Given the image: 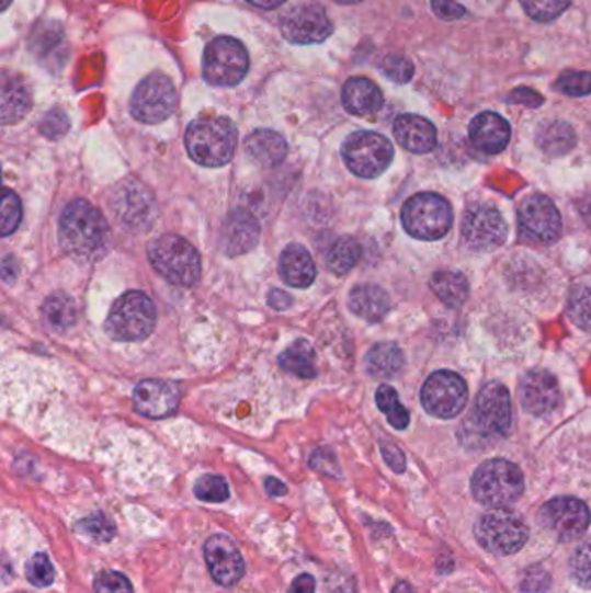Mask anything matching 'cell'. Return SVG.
I'll list each match as a JSON object with an SVG mask.
<instances>
[{
	"label": "cell",
	"mask_w": 591,
	"mask_h": 593,
	"mask_svg": "<svg viewBox=\"0 0 591 593\" xmlns=\"http://www.w3.org/2000/svg\"><path fill=\"white\" fill-rule=\"evenodd\" d=\"M59 243L75 261H98L110 247L106 219L88 199H75L59 219Z\"/></svg>",
	"instance_id": "1"
},
{
	"label": "cell",
	"mask_w": 591,
	"mask_h": 593,
	"mask_svg": "<svg viewBox=\"0 0 591 593\" xmlns=\"http://www.w3.org/2000/svg\"><path fill=\"white\" fill-rule=\"evenodd\" d=\"M184 142L193 162L215 169L231 162L238 130L226 116H202L191 122Z\"/></svg>",
	"instance_id": "2"
},
{
	"label": "cell",
	"mask_w": 591,
	"mask_h": 593,
	"mask_svg": "<svg viewBox=\"0 0 591 593\" xmlns=\"http://www.w3.org/2000/svg\"><path fill=\"white\" fill-rule=\"evenodd\" d=\"M149 262L161 278L178 287H195L202 276L198 250L186 238L163 235L148 247Z\"/></svg>",
	"instance_id": "3"
},
{
	"label": "cell",
	"mask_w": 591,
	"mask_h": 593,
	"mask_svg": "<svg viewBox=\"0 0 591 593\" xmlns=\"http://www.w3.org/2000/svg\"><path fill=\"white\" fill-rule=\"evenodd\" d=\"M157 309L145 292L130 290L112 306L104 332L116 342H139L154 333Z\"/></svg>",
	"instance_id": "4"
},
{
	"label": "cell",
	"mask_w": 591,
	"mask_h": 593,
	"mask_svg": "<svg viewBox=\"0 0 591 593\" xmlns=\"http://www.w3.org/2000/svg\"><path fill=\"white\" fill-rule=\"evenodd\" d=\"M524 491V476L518 465L509 460H488L471 478V493L477 502L489 509L513 505Z\"/></svg>",
	"instance_id": "5"
},
{
	"label": "cell",
	"mask_w": 591,
	"mask_h": 593,
	"mask_svg": "<svg viewBox=\"0 0 591 593\" xmlns=\"http://www.w3.org/2000/svg\"><path fill=\"white\" fill-rule=\"evenodd\" d=\"M474 535L484 550L495 556H512L527 544L530 527L513 512L492 509L480 515Z\"/></svg>",
	"instance_id": "6"
},
{
	"label": "cell",
	"mask_w": 591,
	"mask_h": 593,
	"mask_svg": "<svg viewBox=\"0 0 591 593\" xmlns=\"http://www.w3.org/2000/svg\"><path fill=\"white\" fill-rule=\"evenodd\" d=\"M249 68V50L232 37L214 38L203 55V79L215 88H235Z\"/></svg>",
	"instance_id": "7"
},
{
	"label": "cell",
	"mask_w": 591,
	"mask_h": 593,
	"mask_svg": "<svg viewBox=\"0 0 591 593\" xmlns=\"http://www.w3.org/2000/svg\"><path fill=\"white\" fill-rule=\"evenodd\" d=\"M402 226L418 240L434 241L446 237L453 223L450 204L434 193H420L402 207Z\"/></svg>",
	"instance_id": "8"
},
{
	"label": "cell",
	"mask_w": 591,
	"mask_h": 593,
	"mask_svg": "<svg viewBox=\"0 0 591 593\" xmlns=\"http://www.w3.org/2000/svg\"><path fill=\"white\" fill-rule=\"evenodd\" d=\"M342 157L349 171L363 179H375L389 169L394 148L382 134L360 130L345 139Z\"/></svg>",
	"instance_id": "9"
},
{
	"label": "cell",
	"mask_w": 591,
	"mask_h": 593,
	"mask_svg": "<svg viewBox=\"0 0 591 593\" xmlns=\"http://www.w3.org/2000/svg\"><path fill=\"white\" fill-rule=\"evenodd\" d=\"M178 106V91L169 77L161 73L146 77L130 98V113L141 124H160Z\"/></svg>",
	"instance_id": "10"
},
{
	"label": "cell",
	"mask_w": 591,
	"mask_h": 593,
	"mask_svg": "<svg viewBox=\"0 0 591 593\" xmlns=\"http://www.w3.org/2000/svg\"><path fill=\"white\" fill-rule=\"evenodd\" d=\"M537 521L562 541L581 538L590 526V511L578 498H554L539 509Z\"/></svg>",
	"instance_id": "11"
},
{
	"label": "cell",
	"mask_w": 591,
	"mask_h": 593,
	"mask_svg": "<svg viewBox=\"0 0 591 593\" xmlns=\"http://www.w3.org/2000/svg\"><path fill=\"white\" fill-rule=\"evenodd\" d=\"M422 404L427 413L437 419H453L467 404L464 378L453 372H435L422 387Z\"/></svg>",
	"instance_id": "12"
},
{
	"label": "cell",
	"mask_w": 591,
	"mask_h": 593,
	"mask_svg": "<svg viewBox=\"0 0 591 593\" xmlns=\"http://www.w3.org/2000/svg\"><path fill=\"white\" fill-rule=\"evenodd\" d=\"M462 237L468 249L489 252L503 246L507 240V223L491 205H474L465 214Z\"/></svg>",
	"instance_id": "13"
},
{
	"label": "cell",
	"mask_w": 591,
	"mask_h": 593,
	"mask_svg": "<svg viewBox=\"0 0 591 593\" xmlns=\"http://www.w3.org/2000/svg\"><path fill=\"white\" fill-rule=\"evenodd\" d=\"M477 427L488 436H504L512 425V401L509 390L498 383L480 389L476 399Z\"/></svg>",
	"instance_id": "14"
},
{
	"label": "cell",
	"mask_w": 591,
	"mask_h": 593,
	"mask_svg": "<svg viewBox=\"0 0 591 593\" xmlns=\"http://www.w3.org/2000/svg\"><path fill=\"white\" fill-rule=\"evenodd\" d=\"M282 32L292 44L309 46L327 41L333 34V23L321 5L304 4L283 20Z\"/></svg>",
	"instance_id": "15"
},
{
	"label": "cell",
	"mask_w": 591,
	"mask_h": 593,
	"mask_svg": "<svg viewBox=\"0 0 591 593\" xmlns=\"http://www.w3.org/2000/svg\"><path fill=\"white\" fill-rule=\"evenodd\" d=\"M519 225L525 237L543 243H554L562 232V219L550 198L533 195L519 208Z\"/></svg>",
	"instance_id": "16"
},
{
	"label": "cell",
	"mask_w": 591,
	"mask_h": 593,
	"mask_svg": "<svg viewBox=\"0 0 591 593\" xmlns=\"http://www.w3.org/2000/svg\"><path fill=\"white\" fill-rule=\"evenodd\" d=\"M205 562L211 571L212 580L220 586H232L243 578L245 560L240 550L229 536L214 535L203 547Z\"/></svg>",
	"instance_id": "17"
},
{
	"label": "cell",
	"mask_w": 591,
	"mask_h": 593,
	"mask_svg": "<svg viewBox=\"0 0 591 593\" xmlns=\"http://www.w3.org/2000/svg\"><path fill=\"white\" fill-rule=\"evenodd\" d=\"M179 401L181 392L178 386L166 380H143L134 389V408L146 419H167L175 413Z\"/></svg>",
	"instance_id": "18"
},
{
	"label": "cell",
	"mask_w": 591,
	"mask_h": 593,
	"mask_svg": "<svg viewBox=\"0 0 591 593\" xmlns=\"http://www.w3.org/2000/svg\"><path fill=\"white\" fill-rule=\"evenodd\" d=\"M519 399H521L522 408L531 415H548L560 402L557 378L543 369L530 372L521 380Z\"/></svg>",
	"instance_id": "19"
},
{
	"label": "cell",
	"mask_w": 591,
	"mask_h": 593,
	"mask_svg": "<svg viewBox=\"0 0 591 593\" xmlns=\"http://www.w3.org/2000/svg\"><path fill=\"white\" fill-rule=\"evenodd\" d=\"M261 238V226L259 220L245 208H236L224 220L223 235H220V247L226 255H243L255 249Z\"/></svg>",
	"instance_id": "20"
},
{
	"label": "cell",
	"mask_w": 591,
	"mask_h": 593,
	"mask_svg": "<svg viewBox=\"0 0 591 593\" xmlns=\"http://www.w3.org/2000/svg\"><path fill=\"white\" fill-rule=\"evenodd\" d=\"M468 134H470L471 145L476 146L477 150L497 155L509 145L510 125L498 113L484 112L471 121Z\"/></svg>",
	"instance_id": "21"
},
{
	"label": "cell",
	"mask_w": 591,
	"mask_h": 593,
	"mask_svg": "<svg viewBox=\"0 0 591 593\" xmlns=\"http://www.w3.org/2000/svg\"><path fill=\"white\" fill-rule=\"evenodd\" d=\"M394 136L402 148L413 153H429L437 145V130L434 124L423 116H397L394 122Z\"/></svg>",
	"instance_id": "22"
},
{
	"label": "cell",
	"mask_w": 591,
	"mask_h": 593,
	"mask_svg": "<svg viewBox=\"0 0 591 593\" xmlns=\"http://www.w3.org/2000/svg\"><path fill=\"white\" fill-rule=\"evenodd\" d=\"M280 274L289 287L307 288L315 283L318 271L312 255L303 246L294 243L283 250L280 258Z\"/></svg>",
	"instance_id": "23"
},
{
	"label": "cell",
	"mask_w": 591,
	"mask_h": 593,
	"mask_svg": "<svg viewBox=\"0 0 591 593\" xmlns=\"http://www.w3.org/2000/svg\"><path fill=\"white\" fill-rule=\"evenodd\" d=\"M342 103L343 109L352 115L366 116L382 109L384 96L375 82L363 77H354L343 85Z\"/></svg>",
	"instance_id": "24"
},
{
	"label": "cell",
	"mask_w": 591,
	"mask_h": 593,
	"mask_svg": "<svg viewBox=\"0 0 591 593\" xmlns=\"http://www.w3.org/2000/svg\"><path fill=\"white\" fill-rule=\"evenodd\" d=\"M245 148H247V153L250 155L253 162L257 166L264 167V169H273V167L280 166L285 160L286 153H288L285 137L269 129L253 130L247 137Z\"/></svg>",
	"instance_id": "25"
},
{
	"label": "cell",
	"mask_w": 591,
	"mask_h": 593,
	"mask_svg": "<svg viewBox=\"0 0 591 593\" xmlns=\"http://www.w3.org/2000/svg\"><path fill=\"white\" fill-rule=\"evenodd\" d=\"M349 307L361 320L378 323L389 312L390 299L384 288L366 283L352 288L349 294Z\"/></svg>",
	"instance_id": "26"
},
{
	"label": "cell",
	"mask_w": 591,
	"mask_h": 593,
	"mask_svg": "<svg viewBox=\"0 0 591 593\" xmlns=\"http://www.w3.org/2000/svg\"><path fill=\"white\" fill-rule=\"evenodd\" d=\"M30 109H32V94L25 82L5 73L2 80V124H16L30 112Z\"/></svg>",
	"instance_id": "27"
},
{
	"label": "cell",
	"mask_w": 591,
	"mask_h": 593,
	"mask_svg": "<svg viewBox=\"0 0 591 593\" xmlns=\"http://www.w3.org/2000/svg\"><path fill=\"white\" fill-rule=\"evenodd\" d=\"M277 365L282 366L286 374L295 375L303 380H312L318 377L315 349L306 341H297L286 347L277 356Z\"/></svg>",
	"instance_id": "28"
},
{
	"label": "cell",
	"mask_w": 591,
	"mask_h": 593,
	"mask_svg": "<svg viewBox=\"0 0 591 593\" xmlns=\"http://www.w3.org/2000/svg\"><path fill=\"white\" fill-rule=\"evenodd\" d=\"M405 356L401 349L393 342H380L373 345L366 354V369L372 377L393 378L401 372Z\"/></svg>",
	"instance_id": "29"
},
{
	"label": "cell",
	"mask_w": 591,
	"mask_h": 593,
	"mask_svg": "<svg viewBox=\"0 0 591 593\" xmlns=\"http://www.w3.org/2000/svg\"><path fill=\"white\" fill-rule=\"evenodd\" d=\"M430 287L437 295L439 299L443 300L446 306L459 307L467 300L468 282L464 274L456 273V271H437L432 276Z\"/></svg>",
	"instance_id": "30"
},
{
	"label": "cell",
	"mask_w": 591,
	"mask_h": 593,
	"mask_svg": "<svg viewBox=\"0 0 591 593\" xmlns=\"http://www.w3.org/2000/svg\"><path fill=\"white\" fill-rule=\"evenodd\" d=\"M42 315H44L46 323L54 330H68L77 323L79 309L70 295L56 292V294L49 295L42 306Z\"/></svg>",
	"instance_id": "31"
},
{
	"label": "cell",
	"mask_w": 591,
	"mask_h": 593,
	"mask_svg": "<svg viewBox=\"0 0 591 593\" xmlns=\"http://www.w3.org/2000/svg\"><path fill=\"white\" fill-rule=\"evenodd\" d=\"M537 142L545 153L558 157V155L569 153L575 148L576 134L571 125H567L566 122H552L543 127L537 136Z\"/></svg>",
	"instance_id": "32"
},
{
	"label": "cell",
	"mask_w": 591,
	"mask_h": 593,
	"mask_svg": "<svg viewBox=\"0 0 591 593\" xmlns=\"http://www.w3.org/2000/svg\"><path fill=\"white\" fill-rule=\"evenodd\" d=\"M361 258V247L354 238L343 237L331 246L327 255L328 267L337 274H348Z\"/></svg>",
	"instance_id": "33"
},
{
	"label": "cell",
	"mask_w": 591,
	"mask_h": 593,
	"mask_svg": "<svg viewBox=\"0 0 591 593\" xmlns=\"http://www.w3.org/2000/svg\"><path fill=\"white\" fill-rule=\"evenodd\" d=\"M376 404L380 408L382 413L387 417L390 425L397 431H405L410 425V413L402 407L394 387H378V390H376Z\"/></svg>",
	"instance_id": "34"
},
{
	"label": "cell",
	"mask_w": 591,
	"mask_h": 593,
	"mask_svg": "<svg viewBox=\"0 0 591 593\" xmlns=\"http://www.w3.org/2000/svg\"><path fill=\"white\" fill-rule=\"evenodd\" d=\"M25 574L30 585L37 586V589H46V586L53 585L56 580V571H54L53 562L47 554H35L26 562Z\"/></svg>",
	"instance_id": "35"
},
{
	"label": "cell",
	"mask_w": 591,
	"mask_h": 593,
	"mask_svg": "<svg viewBox=\"0 0 591 593\" xmlns=\"http://www.w3.org/2000/svg\"><path fill=\"white\" fill-rule=\"evenodd\" d=\"M569 316L579 328L591 332V287H578L569 299Z\"/></svg>",
	"instance_id": "36"
},
{
	"label": "cell",
	"mask_w": 591,
	"mask_h": 593,
	"mask_svg": "<svg viewBox=\"0 0 591 593\" xmlns=\"http://www.w3.org/2000/svg\"><path fill=\"white\" fill-rule=\"evenodd\" d=\"M75 529L82 533V535L89 536V538L95 539V541H103V544H106L115 536V526L101 512H95V514L82 518L80 523H77Z\"/></svg>",
	"instance_id": "37"
},
{
	"label": "cell",
	"mask_w": 591,
	"mask_h": 593,
	"mask_svg": "<svg viewBox=\"0 0 591 593\" xmlns=\"http://www.w3.org/2000/svg\"><path fill=\"white\" fill-rule=\"evenodd\" d=\"M195 494L202 502L223 503L229 498V486L220 476H202L195 482Z\"/></svg>",
	"instance_id": "38"
},
{
	"label": "cell",
	"mask_w": 591,
	"mask_h": 593,
	"mask_svg": "<svg viewBox=\"0 0 591 593\" xmlns=\"http://www.w3.org/2000/svg\"><path fill=\"white\" fill-rule=\"evenodd\" d=\"M521 2L525 13L542 23L554 21L571 4V0H521Z\"/></svg>",
	"instance_id": "39"
},
{
	"label": "cell",
	"mask_w": 591,
	"mask_h": 593,
	"mask_svg": "<svg viewBox=\"0 0 591 593\" xmlns=\"http://www.w3.org/2000/svg\"><path fill=\"white\" fill-rule=\"evenodd\" d=\"M2 219H0V228H2V237H9L16 231L20 226L21 217H23V208H21V199L16 193L11 190H4L2 195Z\"/></svg>",
	"instance_id": "40"
},
{
	"label": "cell",
	"mask_w": 591,
	"mask_h": 593,
	"mask_svg": "<svg viewBox=\"0 0 591 593\" xmlns=\"http://www.w3.org/2000/svg\"><path fill=\"white\" fill-rule=\"evenodd\" d=\"M557 89L567 96H588L591 92V73L588 71H569L557 80Z\"/></svg>",
	"instance_id": "41"
},
{
	"label": "cell",
	"mask_w": 591,
	"mask_h": 593,
	"mask_svg": "<svg viewBox=\"0 0 591 593\" xmlns=\"http://www.w3.org/2000/svg\"><path fill=\"white\" fill-rule=\"evenodd\" d=\"M571 574L581 589L591 590V544H584L571 557Z\"/></svg>",
	"instance_id": "42"
},
{
	"label": "cell",
	"mask_w": 591,
	"mask_h": 593,
	"mask_svg": "<svg viewBox=\"0 0 591 593\" xmlns=\"http://www.w3.org/2000/svg\"><path fill=\"white\" fill-rule=\"evenodd\" d=\"M382 71L394 82L406 83L413 79L414 68L413 62L405 56H387L382 61Z\"/></svg>",
	"instance_id": "43"
},
{
	"label": "cell",
	"mask_w": 591,
	"mask_h": 593,
	"mask_svg": "<svg viewBox=\"0 0 591 593\" xmlns=\"http://www.w3.org/2000/svg\"><path fill=\"white\" fill-rule=\"evenodd\" d=\"M95 593H134L130 581L116 571H103L94 581Z\"/></svg>",
	"instance_id": "44"
},
{
	"label": "cell",
	"mask_w": 591,
	"mask_h": 593,
	"mask_svg": "<svg viewBox=\"0 0 591 593\" xmlns=\"http://www.w3.org/2000/svg\"><path fill=\"white\" fill-rule=\"evenodd\" d=\"M548 583H550V577L546 571L539 568H533L524 574V580H522V590L527 593H542L548 589Z\"/></svg>",
	"instance_id": "45"
},
{
	"label": "cell",
	"mask_w": 591,
	"mask_h": 593,
	"mask_svg": "<svg viewBox=\"0 0 591 593\" xmlns=\"http://www.w3.org/2000/svg\"><path fill=\"white\" fill-rule=\"evenodd\" d=\"M432 11L444 21L458 20V18L465 16L464 5H459L456 0H432Z\"/></svg>",
	"instance_id": "46"
},
{
	"label": "cell",
	"mask_w": 591,
	"mask_h": 593,
	"mask_svg": "<svg viewBox=\"0 0 591 593\" xmlns=\"http://www.w3.org/2000/svg\"><path fill=\"white\" fill-rule=\"evenodd\" d=\"M68 130V121L67 116L62 115L61 112H53L46 116V121L42 124V133L46 134L50 139H56V137H61L62 134Z\"/></svg>",
	"instance_id": "47"
},
{
	"label": "cell",
	"mask_w": 591,
	"mask_h": 593,
	"mask_svg": "<svg viewBox=\"0 0 591 593\" xmlns=\"http://www.w3.org/2000/svg\"><path fill=\"white\" fill-rule=\"evenodd\" d=\"M382 455H384L385 461H387V465H389L394 472H405V455H402L401 449L397 448L396 444L382 443Z\"/></svg>",
	"instance_id": "48"
},
{
	"label": "cell",
	"mask_w": 591,
	"mask_h": 593,
	"mask_svg": "<svg viewBox=\"0 0 591 593\" xmlns=\"http://www.w3.org/2000/svg\"><path fill=\"white\" fill-rule=\"evenodd\" d=\"M310 467L318 470V472L328 474L333 476L337 472V464L333 455L327 452V449H318V452L310 458Z\"/></svg>",
	"instance_id": "49"
},
{
	"label": "cell",
	"mask_w": 591,
	"mask_h": 593,
	"mask_svg": "<svg viewBox=\"0 0 591 593\" xmlns=\"http://www.w3.org/2000/svg\"><path fill=\"white\" fill-rule=\"evenodd\" d=\"M288 593H316L315 577L304 573L295 578L292 585H289Z\"/></svg>",
	"instance_id": "50"
},
{
	"label": "cell",
	"mask_w": 591,
	"mask_h": 593,
	"mask_svg": "<svg viewBox=\"0 0 591 593\" xmlns=\"http://www.w3.org/2000/svg\"><path fill=\"white\" fill-rule=\"evenodd\" d=\"M292 304H294V300L286 292L276 290V288L269 292V306L276 309V311H286Z\"/></svg>",
	"instance_id": "51"
},
{
	"label": "cell",
	"mask_w": 591,
	"mask_h": 593,
	"mask_svg": "<svg viewBox=\"0 0 591 593\" xmlns=\"http://www.w3.org/2000/svg\"><path fill=\"white\" fill-rule=\"evenodd\" d=\"M264 488L271 497H285V494L288 493V488L276 478L265 479Z\"/></svg>",
	"instance_id": "52"
},
{
	"label": "cell",
	"mask_w": 591,
	"mask_h": 593,
	"mask_svg": "<svg viewBox=\"0 0 591 593\" xmlns=\"http://www.w3.org/2000/svg\"><path fill=\"white\" fill-rule=\"evenodd\" d=\"M250 4L261 9H276L280 5L285 4L286 0H249Z\"/></svg>",
	"instance_id": "53"
},
{
	"label": "cell",
	"mask_w": 591,
	"mask_h": 593,
	"mask_svg": "<svg viewBox=\"0 0 591 593\" xmlns=\"http://www.w3.org/2000/svg\"><path fill=\"white\" fill-rule=\"evenodd\" d=\"M393 593H417V592H414L413 586L408 585V583H405V581H401V583H397V585L394 586Z\"/></svg>",
	"instance_id": "54"
},
{
	"label": "cell",
	"mask_w": 591,
	"mask_h": 593,
	"mask_svg": "<svg viewBox=\"0 0 591 593\" xmlns=\"http://www.w3.org/2000/svg\"><path fill=\"white\" fill-rule=\"evenodd\" d=\"M339 4H357L361 0H336Z\"/></svg>",
	"instance_id": "55"
},
{
	"label": "cell",
	"mask_w": 591,
	"mask_h": 593,
	"mask_svg": "<svg viewBox=\"0 0 591 593\" xmlns=\"http://www.w3.org/2000/svg\"><path fill=\"white\" fill-rule=\"evenodd\" d=\"M9 2H11V0H4V9L9 8Z\"/></svg>",
	"instance_id": "56"
}]
</instances>
